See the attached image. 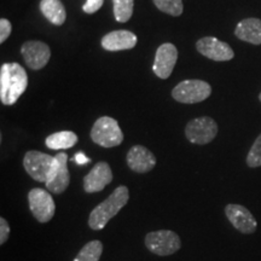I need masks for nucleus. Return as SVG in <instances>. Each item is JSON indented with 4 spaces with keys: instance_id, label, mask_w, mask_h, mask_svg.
Returning a JSON list of instances; mask_svg holds the SVG:
<instances>
[{
    "instance_id": "nucleus-2",
    "label": "nucleus",
    "mask_w": 261,
    "mask_h": 261,
    "mask_svg": "<svg viewBox=\"0 0 261 261\" xmlns=\"http://www.w3.org/2000/svg\"><path fill=\"white\" fill-rule=\"evenodd\" d=\"M129 191L127 187H117L112 192L109 197L106 198L102 203L97 205L91 212L89 218V226L94 231L103 230L112 218L119 213L125 205L128 203Z\"/></svg>"
},
{
    "instance_id": "nucleus-9",
    "label": "nucleus",
    "mask_w": 261,
    "mask_h": 261,
    "mask_svg": "<svg viewBox=\"0 0 261 261\" xmlns=\"http://www.w3.org/2000/svg\"><path fill=\"white\" fill-rule=\"evenodd\" d=\"M21 54L24 63L33 70L44 68L51 58V50L48 45L38 40L25 41L21 47Z\"/></svg>"
},
{
    "instance_id": "nucleus-11",
    "label": "nucleus",
    "mask_w": 261,
    "mask_h": 261,
    "mask_svg": "<svg viewBox=\"0 0 261 261\" xmlns=\"http://www.w3.org/2000/svg\"><path fill=\"white\" fill-rule=\"evenodd\" d=\"M196 48L204 57L217 62L231 61L234 57V52L230 47V45L214 37H204L200 39L196 42Z\"/></svg>"
},
{
    "instance_id": "nucleus-23",
    "label": "nucleus",
    "mask_w": 261,
    "mask_h": 261,
    "mask_svg": "<svg viewBox=\"0 0 261 261\" xmlns=\"http://www.w3.org/2000/svg\"><path fill=\"white\" fill-rule=\"evenodd\" d=\"M247 165L250 168L261 167V135L257 137L247 155Z\"/></svg>"
},
{
    "instance_id": "nucleus-26",
    "label": "nucleus",
    "mask_w": 261,
    "mask_h": 261,
    "mask_svg": "<svg viewBox=\"0 0 261 261\" xmlns=\"http://www.w3.org/2000/svg\"><path fill=\"white\" fill-rule=\"evenodd\" d=\"M10 236V226L9 223L4 218H0V244H4L9 240Z\"/></svg>"
},
{
    "instance_id": "nucleus-8",
    "label": "nucleus",
    "mask_w": 261,
    "mask_h": 261,
    "mask_svg": "<svg viewBox=\"0 0 261 261\" xmlns=\"http://www.w3.org/2000/svg\"><path fill=\"white\" fill-rule=\"evenodd\" d=\"M28 203L33 217L39 223H48L56 212V204L51 194L44 189H32L28 194Z\"/></svg>"
},
{
    "instance_id": "nucleus-15",
    "label": "nucleus",
    "mask_w": 261,
    "mask_h": 261,
    "mask_svg": "<svg viewBox=\"0 0 261 261\" xmlns=\"http://www.w3.org/2000/svg\"><path fill=\"white\" fill-rule=\"evenodd\" d=\"M127 166L136 173H148L156 166L155 155L143 145H135L127 154Z\"/></svg>"
},
{
    "instance_id": "nucleus-12",
    "label": "nucleus",
    "mask_w": 261,
    "mask_h": 261,
    "mask_svg": "<svg viewBox=\"0 0 261 261\" xmlns=\"http://www.w3.org/2000/svg\"><path fill=\"white\" fill-rule=\"evenodd\" d=\"M178 61V50L173 44L166 42L158 48L152 70L160 79H168L171 76L175 63Z\"/></svg>"
},
{
    "instance_id": "nucleus-13",
    "label": "nucleus",
    "mask_w": 261,
    "mask_h": 261,
    "mask_svg": "<svg viewBox=\"0 0 261 261\" xmlns=\"http://www.w3.org/2000/svg\"><path fill=\"white\" fill-rule=\"evenodd\" d=\"M113 181V172L107 162H98L84 178V190L87 194L102 191Z\"/></svg>"
},
{
    "instance_id": "nucleus-22",
    "label": "nucleus",
    "mask_w": 261,
    "mask_h": 261,
    "mask_svg": "<svg viewBox=\"0 0 261 261\" xmlns=\"http://www.w3.org/2000/svg\"><path fill=\"white\" fill-rule=\"evenodd\" d=\"M154 4L160 11L174 17H179L184 10L181 0H154Z\"/></svg>"
},
{
    "instance_id": "nucleus-4",
    "label": "nucleus",
    "mask_w": 261,
    "mask_h": 261,
    "mask_svg": "<svg viewBox=\"0 0 261 261\" xmlns=\"http://www.w3.org/2000/svg\"><path fill=\"white\" fill-rule=\"evenodd\" d=\"M55 166H56L55 156L44 154L37 150H29L25 152L23 167L34 180L46 184L54 173Z\"/></svg>"
},
{
    "instance_id": "nucleus-17",
    "label": "nucleus",
    "mask_w": 261,
    "mask_h": 261,
    "mask_svg": "<svg viewBox=\"0 0 261 261\" xmlns=\"http://www.w3.org/2000/svg\"><path fill=\"white\" fill-rule=\"evenodd\" d=\"M234 35L242 41L261 45V19L254 17L242 19L234 29Z\"/></svg>"
},
{
    "instance_id": "nucleus-19",
    "label": "nucleus",
    "mask_w": 261,
    "mask_h": 261,
    "mask_svg": "<svg viewBox=\"0 0 261 261\" xmlns=\"http://www.w3.org/2000/svg\"><path fill=\"white\" fill-rule=\"evenodd\" d=\"M77 143V136L71 130H61V132L52 133L45 140V144L48 149L64 150L70 149Z\"/></svg>"
},
{
    "instance_id": "nucleus-7",
    "label": "nucleus",
    "mask_w": 261,
    "mask_h": 261,
    "mask_svg": "<svg viewBox=\"0 0 261 261\" xmlns=\"http://www.w3.org/2000/svg\"><path fill=\"white\" fill-rule=\"evenodd\" d=\"M218 129V123L212 117H196L185 127V136L192 144L205 145L217 137Z\"/></svg>"
},
{
    "instance_id": "nucleus-18",
    "label": "nucleus",
    "mask_w": 261,
    "mask_h": 261,
    "mask_svg": "<svg viewBox=\"0 0 261 261\" xmlns=\"http://www.w3.org/2000/svg\"><path fill=\"white\" fill-rule=\"evenodd\" d=\"M40 11L55 25H63L67 18V12L61 0H41Z\"/></svg>"
},
{
    "instance_id": "nucleus-14",
    "label": "nucleus",
    "mask_w": 261,
    "mask_h": 261,
    "mask_svg": "<svg viewBox=\"0 0 261 261\" xmlns=\"http://www.w3.org/2000/svg\"><path fill=\"white\" fill-rule=\"evenodd\" d=\"M56 159V166H55L54 173H52L50 180L46 184L48 191L52 194H63L70 184V174L68 169V155L65 152H60L55 156Z\"/></svg>"
},
{
    "instance_id": "nucleus-28",
    "label": "nucleus",
    "mask_w": 261,
    "mask_h": 261,
    "mask_svg": "<svg viewBox=\"0 0 261 261\" xmlns=\"http://www.w3.org/2000/svg\"><path fill=\"white\" fill-rule=\"evenodd\" d=\"M259 99H260V102H261V92H260V94H259Z\"/></svg>"
},
{
    "instance_id": "nucleus-16",
    "label": "nucleus",
    "mask_w": 261,
    "mask_h": 261,
    "mask_svg": "<svg viewBox=\"0 0 261 261\" xmlns=\"http://www.w3.org/2000/svg\"><path fill=\"white\" fill-rule=\"evenodd\" d=\"M100 44L107 51L130 50L137 45V37L129 31H114L104 35Z\"/></svg>"
},
{
    "instance_id": "nucleus-1",
    "label": "nucleus",
    "mask_w": 261,
    "mask_h": 261,
    "mask_svg": "<svg viewBox=\"0 0 261 261\" xmlns=\"http://www.w3.org/2000/svg\"><path fill=\"white\" fill-rule=\"evenodd\" d=\"M28 86L24 68L18 63H5L0 68V100L4 106H14Z\"/></svg>"
},
{
    "instance_id": "nucleus-5",
    "label": "nucleus",
    "mask_w": 261,
    "mask_h": 261,
    "mask_svg": "<svg viewBox=\"0 0 261 261\" xmlns=\"http://www.w3.org/2000/svg\"><path fill=\"white\" fill-rule=\"evenodd\" d=\"M212 93L211 85L202 80H184L172 91V97L179 103L195 104L207 99Z\"/></svg>"
},
{
    "instance_id": "nucleus-25",
    "label": "nucleus",
    "mask_w": 261,
    "mask_h": 261,
    "mask_svg": "<svg viewBox=\"0 0 261 261\" xmlns=\"http://www.w3.org/2000/svg\"><path fill=\"white\" fill-rule=\"evenodd\" d=\"M104 0H87L83 6V10L86 14H94L102 8Z\"/></svg>"
},
{
    "instance_id": "nucleus-21",
    "label": "nucleus",
    "mask_w": 261,
    "mask_h": 261,
    "mask_svg": "<svg viewBox=\"0 0 261 261\" xmlns=\"http://www.w3.org/2000/svg\"><path fill=\"white\" fill-rule=\"evenodd\" d=\"M114 16L120 23H125L133 15L135 0H113Z\"/></svg>"
},
{
    "instance_id": "nucleus-6",
    "label": "nucleus",
    "mask_w": 261,
    "mask_h": 261,
    "mask_svg": "<svg viewBox=\"0 0 261 261\" xmlns=\"http://www.w3.org/2000/svg\"><path fill=\"white\" fill-rule=\"evenodd\" d=\"M145 247L152 254L160 256L172 255L181 247L180 238L174 231L160 230L149 232L145 236Z\"/></svg>"
},
{
    "instance_id": "nucleus-20",
    "label": "nucleus",
    "mask_w": 261,
    "mask_h": 261,
    "mask_svg": "<svg viewBox=\"0 0 261 261\" xmlns=\"http://www.w3.org/2000/svg\"><path fill=\"white\" fill-rule=\"evenodd\" d=\"M103 253V244L100 241H91L81 248L73 261H99Z\"/></svg>"
},
{
    "instance_id": "nucleus-3",
    "label": "nucleus",
    "mask_w": 261,
    "mask_h": 261,
    "mask_svg": "<svg viewBox=\"0 0 261 261\" xmlns=\"http://www.w3.org/2000/svg\"><path fill=\"white\" fill-rule=\"evenodd\" d=\"M91 138L97 145L103 148H114L123 142V133L115 119L102 116L94 122L91 129Z\"/></svg>"
},
{
    "instance_id": "nucleus-27",
    "label": "nucleus",
    "mask_w": 261,
    "mask_h": 261,
    "mask_svg": "<svg viewBox=\"0 0 261 261\" xmlns=\"http://www.w3.org/2000/svg\"><path fill=\"white\" fill-rule=\"evenodd\" d=\"M74 161L76 162L77 165H86V163H89L91 160L89 158H86L84 152H77V154L75 155Z\"/></svg>"
},
{
    "instance_id": "nucleus-10",
    "label": "nucleus",
    "mask_w": 261,
    "mask_h": 261,
    "mask_svg": "<svg viewBox=\"0 0 261 261\" xmlns=\"http://www.w3.org/2000/svg\"><path fill=\"white\" fill-rule=\"evenodd\" d=\"M226 218L238 232L244 234L254 233L257 228V221L244 205L230 203L225 207Z\"/></svg>"
},
{
    "instance_id": "nucleus-24",
    "label": "nucleus",
    "mask_w": 261,
    "mask_h": 261,
    "mask_svg": "<svg viewBox=\"0 0 261 261\" xmlns=\"http://www.w3.org/2000/svg\"><path fill=\"white\" fill-rule=\"evenodd\" d=\"M12 31V25L6 18L0 19V42H4L10 37Z\"/></svg>"
}]
</instances>
